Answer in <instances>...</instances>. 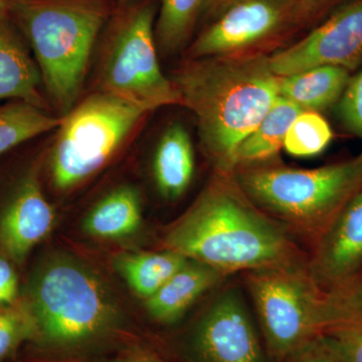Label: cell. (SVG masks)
<instances>
[{
	"instance_id": "29",
	"label": "cell",
	"mask_w": 362,
	"mask_h": 362,
	"mask_svg": "<svg viewBox=\"0 0 362 362\" xmlns=\"http://www.w3.org/2000/svg\"><path fill=\"white\" fill-rule=\"evenodd\" d=\"M337 0H302L307 11L310 14L312 20L322 13L324 11L332 6Z\"/></svg>"
},
{
	"instance_id": "32",
	"label": "cell",
	"mask_w": 362,
	"mask_h": 362,
	"mask_svg": "<svg viewBox=\"0 0 362 362\" xmlns=\"http://www.w3.org/2000/svg\"><path fill=\"white\" fill-rule=\"evenodd\" d=\"M223 1V0H204L202 16H211Z\"/></svg>"
},
{
	"instance_id": "2",
	"label": "cell",
	"mask_w": 362,
	"mask_h": 362,
	"mask_svg": "<svg viewBox=\"0 0 362 362\" xmlns=\"http://www.w3.org/2000/svg\"><path fill=\"white\" fill-rule=\"evenodd\" d=\"M268 57L190 59L171 80L180 104L197 117L202 148L218 173L232 175L235 150L279 97L281 78Z\"/></svg>"
},
{
	"instance_id": "9",
	"label": "cell",
	"mask_w": 362,
	"mask_h": 362,
	"mask_svg": "<svg viewBox=\"0 0 362 362\" xmlns=\"http://www.w3.org/2000/svg\"><path fill=\"white\" fill-rule=\"evenodd\" d=\"M211 16L189 59L267 54L312 21L302 0H223Z\"/></svg>"
},
{
	"instance_id": "19",
	"label": "cell",
	"mask_w": 362,
	"mask_h": 362,
	"mask_svg": "<svg viewBox=\"0 0 362 362\" xmlns=\"http://www.w3.org/2000/svg\"><path fill=\"white\" fill-rule=\"evenodd\" d=\"M141 221L139 192L132 187H121L105 195L90 209L83 228L98 239L118 240L137 232Z\"/></svg>"
},
{
	"instance_id": "1",
	"label": "cell",
	"mask_w": 362,
	"mask_h": 362,
	"mask_svg": "<svg viewBox=\"0 0 362 362\" xmlns=\"http://www.w3.org/2000/svg\"><path fill=\"white\" fill-rule=\"evenodd\" d=\"M164 245L226 276L307 262L291 233L254 206L232 175L223 173L171 226Z\"/></svg>"
},
{
	"instance_id": "10",
	"label": "cell",
	"mask_w": 362,
	"mask_h": 362,
	"mask_svg": "<svg viewBox=\"0 0 362 362\" xmlns=\"http://www.w3.org/2000/svg\"><path fill=\"white\" fill-rule=\"evenodd\" d=\"M189 362H270L246 300L228 287L202 312L185 339Z\"/></svg>"
},
{
	"instance_id": "26",
	"label": "cell",
	"mask_w": 362,
	"mask_h": 362,
	"mask_svg": "<svg viewBox=\"0 0 362 362\" xmlns=\"http://www.w3.org/2000/svg\"><path fill=\"white\" fill-rule=\"evenodd\" d=\"M289 362H345L329 334L317 338L287 359Z\"/></svg>"
},
{
	"instance_id": "15",
	"label": "cell",
	"mask_w": 362,
	"mask_h": 362,
	"mask_svg": "<svg viewBox=\"0 0 362 362\" xmlns=\"http://www.w3.org/2000/svg\"><path fill=\"white\" fill-rule=\"evenodd\" d=\"M225 278L220 271L189 259L153 296L146 299V310L157 322L175 323Z\"/></svg>"
},
{
	"instance_id": "18",
	"label": "cell",
	"mask_w": 362,
	"mask_h": 362,
	"mask_svg": "<svg viewBox=\"0 0 362 362\" xmlns=\"http://www.w3.org/2000/svg\"><path fill=\"white\" fill-rule=\"evenodd\" d=\"M303 110L279 96L256 128L243 140L233 158L235 169L269 160L284 147L286 136L295 119Z\"/></svg>"
},
{
	"instance_id": "7",
	"label": "cell",
	"mask_w": 362,
	"mask_h": 362,
	"mask_svg": "<svg viewBox=\"0 0 362 362\" xmlns=\"http://www.w3.org/2000/svg\"><path fill=\"white\" fill-rule=\"evenodd\" d=\"M147 113L103 90L74 107L62 118L52 149L54 187L70 189L103 168Z\"/></svg>"
},
{
	"instance_id": "21",
	"label": "cell",
	"mask_w": 362,
	"mask_h": 362,
	"mask_svg": "<svg viewBox=\"0 0 362 362\" xmlns=\"http://www.w3.org/2000/svg\"><path fill=\"white\" fill-rule=\"evenodd\" d=\"M62 118L25 102L0 106V156L33 138L58 128Z\"/></svg>"
},
{
	"instance_id": "22",
	"label": "cell",
	"mask_w": 362,
	"mask_h": 362,
	"mask_svg": "<svg viewBox=\"0 0 362 362\" xmlns=\"http://www.w3.org/2000/svg\"><path fill=\"white\" fill-rule=\"evenodd\" d=\"M204 0H161L156 21L157 45L165 52L178 51L189 39L202 14Z\"/></svg>"
},
{
	"instance_id": "27",
	"label": "cell",
	"mask_w": 362,
	"mask_h": 362,
	"mask_svg": "<svg viewBox=\"0 0 362 362\" xmlns=\"http://www.w3.org/2000/svg\"><path fill=\"white\" fill-rule=\"evenodd\" d=\"M329 335L345 362H362V323L340 328Z\"/></svg>"
},
{
	"instance_id": "4",
	"label": "cell",
	"mask_w": 362,
	"mask_h": 362,
	"mask_svg": "<svg viewBox=\"0 0 362 362\" xmlns=\"http://www.w3.org/2000/svg\"><path fill=\"white\" fill-rule=\"evenodd\" d=\"M266 349L287 361L333 331L362 323V283L344 289L320 287L307 262L245 273Z\"/></svg>"
},
{
	"instance_id": "30",
	"label": "cell",
	"mask_w": 362,
	"mask_h": 362,
	"mask_svg": "<svg viewBox=\"0 0 362 362\" xmlns=\"http://www.w3.org/2000/svg\"><path fill=\"white\" fill-rule=\"evenodd\" d=\"M122 362H166L163 359L145 350H137L125 357Z\"/></svg>"
},
{
	"instance_id": "13",
	"label": "cell",
	"mask_w": 362,
	"mask_h": 362,
	"mask_svg": "<svg viewBox=\"0 0 362 362\" xmlns=\"http://www.w3.org/2000/svg\"><path fill=\"white\" fill-rule=\"evenodd\" d=\"M54 221V209L42 194L37 173L28 171L0 211V246L11 261L23 263L51 232Z\"/></svg>"
},
{
	"instance_id": "24",
	"label": "cell",
	"mask_w": 362,
	"mask_h": 362,
	"mask_svg": "<svg viewBox=\"0 0 362 362\" xmlns=\"http://www.w3.org/2000/svg\"><path fill=\"white\" fill-rule=\"evenodd\" d=\"M32 329L23 309L0 310V362L13 354L25 339H30Z\"/></svg>"
},
{
	"instance_id": "17",
	"label": "cell",
	"mask_w": 362,
	"mask_h": 362,
	"mask_svg": "<svg viewBox=\"0 0 362 362\" xmlns=\"http://www.w3.org/2000/svg\"><path fill=\"white\" fill-rule=\"evenodd\" d=\"M349 71L320 66L281 78L279 96L303 111L318 112L337 104L350 80Z\"/></svg>"
},
{
	"instance_id": "25",
	"label": "cell",
	"mask_w": 362,
	"mask_h": 362,
	"mask_svg": "<svg viewBox=\"0 0 362 362\" xmlns=\"http://www.w3.org/2000/svg\"><path fill=\"white\" fill-rule=\"evenodd\" d=\"M337 114L345 129L362 140V70L350 78L337 102Z\"/></svg>"
},
{
	"instance_id": "6",
	"label": "cell",
	"mask_w": 362,
	"mask_h": 362,
	"mask_svg": "<svg viewBox=\"0 0 362 362\" xmlns=\"http://www.w3.org/2000/svg\"><path fill=\"white\" fill-rule=\"evenodd\" d=\"M11 16L32 45L42 83L62 113L75 107L98 35L105 0H14Z\"/></svg>"
},
{
	"instance_id": "31",
	"label": "cell",
	"mask_w": 362,
	"mask_h": 362,
	"mask_svg": "<svg viewBox=\"0 0 362 362\" xmlns=\"http://www.w3.org/2000/svg\"><path fill=\"white\" fill-rule=\"evenodd\" d=\"M14 0H0V21L8 20Z\"/></svg>"
},
{
	"instance_id": "11",
	"label": "cell",
	"mask_w": 362,
	"mask_h": 362,
	"mask_svg": "<svg viewBox=\"0 0 362 362\" xmlns=\"http://www.w3.org/2000/svg\"><path fill=\"white\" fill-rule=\"evenodd\" d=\"M271 71L288 77L320 66L354 70L362 62V0H352L303 39L268 57Z\"/></svg>"
},
{
	"instance_id": "20",
	"label": "cell",
	"mask_w": 362,
	"mask_h": 362,
	"mask_svg": "<svg viewBox=\"0 0 362 362\" xmlns=\"http://www.w3.org/2000/svg\"><path fill=\"white\" fill-rule=\"evenodd\" d=\"M188 262L187 257L166 249L160 252L120 255L114 261V266L131 289L146 300Z\"/></svg>"
},
{
	"instance_id": "28",
	"label": "cell",
	"mask_w": 362,
	"mask_h": 362,
	"mask_svg": "<svg viewBox=\"0 0 362 362\" xmlns=\"http://www.w3.org/2000/svg\"><path fill=\"white\" fill-rule=\"evenodd\" d=\"M6 255H0V310L13 308L20 297L16 269Z\"/></svg>"
},
{
	"instance_id": "14",
	"label": "cell",
	"mask_w": 362,
	"mask_h": 362,
	"mask_svg": "<svg viewBox=\"0 0 362 362\" xmlns=\"http://www.w3.org/2000/svg\"><path fill=\"white\" fill-rule=\"evenodd\" d=\"M39 66L11 21H0V101L13 99L47 110Z\"/></svg>"
},
{
	"instance_id": "23",
	"label": "cell",
	"mask_w": 362,
	"mask_h": 362,
	"mask_svg": "<svg viewBox=\"0 0 362 362\" xmlns=\"http://www.w3.org/2000/svg\"><path fill=\"white\" fill-rule=\"evenodd\" d=\"M332 138L329 124L318 112L302 111L288 131L284 148L293 156H315L326 149Z\"/></svg>"
},
{
	"instance_id": "8",
	"label": "cell",
	"mask_w": 362,
	"mask_h": 362,
	"mask_svg": "<svg viewBox=\"0 0 362 362\" xmlns=\"http://www.w3.org/2000/svg\"><path fill=\"white\" fill-rule=\"evenodd\" d=\"M156 45V6L144 2L124 11L105 59L102 90L148 112L180 104L175 84L162 73Z\"/></svg>"
},
{
	"instance_id": "3",
	"label": "cell",
	"mask_w": 362,
	"mask_h": 362,
	"mask_svg": "<svg viewBox=\"0 0 362 362\" xmlns=\"http://www.w3.org/2000/svg\"><path fill=\"white\" fill-rule=\"evenodd\" d=\"M23 312L30 339L57 356L95 349L120 329L122 313L103 278L78 259L54 256L30 277Z\"/></svg>"
},
{
	"instance_id": "16",
	"label": "cell",
	"mask_w": 362,
	"mask_h": 362,
	"mask_svg": "<svg viewBox=\"0 0 362 362\" xmlns=\"http://www.w3.org/2000/svg\"><path fill=\"white\" fill-rule=\"evenodd\" d=\"M153 173L157 188L165 199H178L189 187L194 173V151L181 124H173L162 135L154 156Z\"/></svg>"
},
{
	"instance_id": "12",
	"label": "cell",
	"mask_w": 362,
	"mask_h": 362,
	"mask_svg": "<svg viewBox=\"0 0 362 362\" xmlns=\"http://www.w3.org/2000/svg\"><path fill=\"white\" fill-rule=\"evenodd\" d=\"M307 270L324 289L361 284L362 188L314 243Z\"/></svg>"
},
{
	"instance_id": "5",
	"label": "cell",
	"mask_w": 362,
	"mask_h": 362,
	"mask_svg": "<svg viewBox=\"0 0 362 362\" xmlns=\"http://www.w3.org/2000/svg\"><path fill=\"white\" fill-rule=\"evenodd\" d=\"M247 199L312 246L362 188V154L322 168L252 165L232 173Z\"/></svg>"
}]
</instances>
